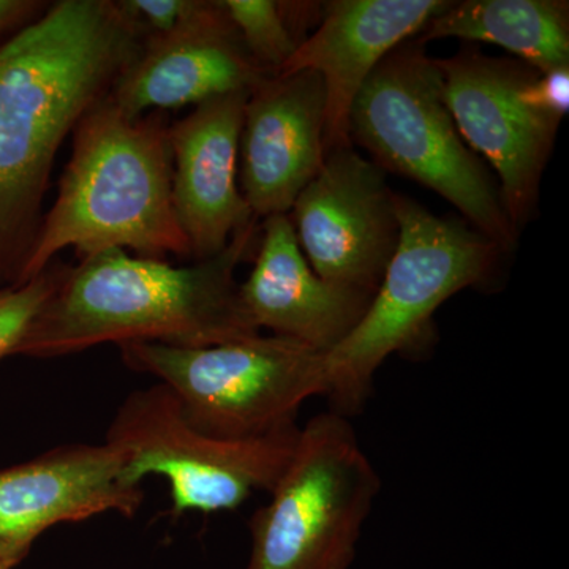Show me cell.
Instances as JSON below:
<instances>
[{
	"label": "cell",
	"mask_w": 569,
	"mask_h": 569,
	"mask_svg": "<svg viewBox=\"0 0 569 569\" xmlns=\"http://www.w3.org/2000/svg\"><path fill=\"white\" fill-rule=\"evenodd\" d=\"M445 0H336L325 3L316 32L307 36L280 73L312 70L326 91V153L350 148V114L358 93L381 61L425 31Z\"/></svg>",
	"instance_id": "15"
},
{
	"label": "cell",
	"mask_w": 569,
	"mask_h": 569,
	"mask_svg": "<svg viewBox=\"0 0 569 569\" xmlns=\"http://www.w3.org/2000/svg\"><path fill=\"white\" fill-rule=\"evenodd\" d=\"M149 36H163L181 24L198 0H123Z\"/></svg>",
	"instance_id": "21"
},
{
	"label": "cell",
	"mask_w": 569,
	"mask_h": 569,
	"mask_svg": "<svg viewBox=\"0 0 569 569\" xmlns=\"http://www.w3.org/2000/svg\"><path fill=\"white\" fill-rule=\"evenodd\" d=\"M399 244L366 316L325 355L326 396L358 411L388 356L425 342L433 313L466 288L486 283L503 250L462 220L438 217L396 194Z\"/></svg>",
	"instance_id": "5"
},
{
	"label": "cell",
	"mask_w": 569,
	"mask_h": 569,
	"mask_svg": "<svg viewBox=\"0 0 569 569\" xmlns=\"http://www.w3.org/2000/svg\"><path fill=\"white\" fill-rule=\"evenodd\" d=\"M118 347L130 369L174 392L190 425L223 440L293 427L302 403L328 388L325 355L287 337L257 335L203 348Z\"/></svg>",
	"instance_id": "6"
},
{
	"label": "cell",
	"mask_w": 569,
	"mask_h": 569,
	"mask_svg": "<svg viewBox=\"0 0 569 569\" xmlns=\"http://www.w3.org/2000/svg\"><path fill=\"white\" fill-rule=\"evenodd\" d=\"M148 32L123 0H59L0 44V283L17 287L56 153Z\"/></svg>",
	"instance_id": "1"
},
{
	"label": "cell",
	"mask_w": 569,
	"mask_h": 569,
	"mask_svg": "<svg viewBox=\"0 0 569 569\" xmlns=\"http://www.w3.org/2000/svg\"><path fill=\"white\" fill-rule=\"evenodd\" d=\"M325 130V82L317 71L272 74L249 92L239 187L257 219L290 213L323 167Z\"/></svg>",
	"instance_id": "13"
},
{
	"label": "cell",
	"mask_w": 569,
	"mask_h": 569,
	"mask_svg": "<svg viewBox=\"0 0 569 569\" xmlns=\"http://www.w3.org/2000/svg\"><path fill=\"white\" fill-rule=\"evenodd\" d=\"M63 269L52 263L28 283L0 290V359L17 355L33 318L61 282Z\"/></svg>",
	"instance_id": "19"
},
{
	"label": "cell",
	"mask_w": 569,
	"mask_h": 569,
	"mask_svg": "<svg viewBox=\"0 0 569 569\" xmlns=\"http://www.w3.org/2000/svg\"><path fill=\"white\" fill-rule=\"evenodd\" d=\"M249 92L216 97L170 123L176 219L194 263L222 252L239 230L257 219L238 182Z\"/></svg>",
	"instance_id": "14"
},
{
	"label": "cell",
	"mask_w": 569,
	"mask_h": 569,
	"mask_svg": "<svg viewBox=\"0 0 569 569\" xmlns=\"http://www.w3.org/2000/svg\"><path fill=\"white\" fill-rule=\"evenodd\" d=\"M268 77L272 74L246 50L222 0H198L173 31L146 37L108 96L123 114L137 119L252 91Z\"/></svg>",
	"instance_id": "11"
},
{
	"label": "cell",
	"mask_w": 569,
	"mask_h": 569,
	"mask_svg": "<svg viewBox=\"0 0 569 569\" xmlns=\"http://www.w3.org/2000/svg\"><path fill=\"white\" fill-rule=\"evenodd\" d=\"M497 44L539 71L569 69L567 0H466L449 2L419 33L422 44L437 39Z\"/></svg>",
	"instance_id": "17"
},
{
	"label": "cell",
	"mask_w": 569,
	"mask_h": 569,
	"mask_svg": "<svg viewBox=\"0 0 569 569\" xmlns=\"http://www.w3.org/2000/svg\"><path fill=\"white\" fill-rule=\"evenodd\" d=\"M0 290H2V288H0Z\"/></svg>",
	"instance_id": "24"
},
{
	"label": "cell",
	"mask_w": 569,
	"mask_h": 569,
	"mask_svg": "<svg viewBox=\"0 0 569 569\" xmlns=\"http://www.w3.org/2000/svg\"><path fill=\"white\" fill-rule=\"evenodd\" d=\"M108 93L71 132L73 152L58 200L41 220L17 287L40 276L69 247L81 260L114 249L151 260L190 258L173 206L167 112L132 119Z\"/></svg>",
	"instance_id": "3"
},
{
	"label": "cell",
	"mask_w": 569,
	"mask_h": 569,
	"mask_svg": "<svg viewBox=\"0 0 569 569\" xmlns=\"http://www.w3.org/2000/svg\"><path fill=\"white\" fill-rule=\"evenodd\" d=\"M43 2L36 0H0V37L20 31L44 11Z\"/></svg>",
	"instance_id": "22"
},
{
	"label": "cell",
	"mask_w": 569,
	"mask_h": 569,
	"mask_svg": "<svg viewBox=\"0 0 569 569\" xmlns=\"http://www.w3.org/2000/svg\"><path fill=\"white\" fill-rule=\"evenodd\" d=\"M258 222L239 230L216 257L190 266L119 249L66 266L17 355L56 358L108 342L203 348L260 335L236 282V269L260 246Z\"/></svg>",
	"instance_id": "2"
},
{
	"label": "cell",
	"mask_w": 569,
	"mask_h": 569,
	"mask_svg": "<svg viewBox=\"0 0 569 569\" xmlns=\"http://www.w3.org/2000/svg\"><path fill=\"white\" fill-rule=\"evenodd\" d=\"M299 427L249 440H223L190 425L167 385L132 392L118 408L104 443L123 460V477L140 486L149 475L170 485L171 512L236 509L254 490L271 492L293 455Z\"/></svg>",
	"instance_id": "8"
},
{
	"label": "cell",
	"mask_w": 569,
	"mask_h": 569,
	"mask_svg": "<svg viewBox=\"0 0 569 569\" xmlns=\"http://www.w3.org/2000/svg\"><path fill=\"white\" fill-rule=\"evenodd\" d=\"M523 102L552 121L563 122L569 111V69L533 71L523 84Z\"/></svg>",
	"instance_id": "20"
},
{
	"label": "cell",
	"mask_w": 569,
	"mask_h": 569,
	"mask_svg": "<svg viewBox=\"0 0 569 569\" xmlns=\"http://www.w3.org/2000/svg\"><path fill=\"white\" fill-rule=\"evenodd\" d=\"M0 569H10L9 567H6V565L0 563Z\"/></svg>",
	"instance_id": "23"
},
{
	"label": "cell",
	"mask_w": 569,
	"mask_h": 569,
	"mask_svg": "<svg viewBox=\"0 0 569 569\" xmlns=\"http://www.w3.org/2000/svg\"><path fill=\"white\" fill-rule=\"evenodd\" d=\"M288 216L317 276L376 295L400 234L396 193L377 163L353 146L329 152Z\"/></svg>",
	"instance_id": "10"
},
{
	"label": "cell",
	"mask_w": 569,
	"mask_h": 569,
	"mask_svg": "<svg viewBox=\"0 0 569 569\" xmlns=\"http://www.w3.org/2000/svg\"><path fill=\"white\" fill-rule=\"evenodd\" d=\"M436 62L460 137L496 170L505 212L520 233L537 209L539 186L560 129V122L531 110L520 96L537 70L475 48Z\"/></svg>",
	"instance_id": "9"
},
{
	"label": "cell",
	"mask_w": 569,
	"mask_h": 569,
	"mask_svg": "<svg viewBox=\"0 0 569 569\" xmlns=\"http://www.w3.org/2000/svg\"><path fill=\"white\" fill-rule=\"evenodd\" d=\"M249 279L239 299L258 331L328 355L366 316L373 296L326 282L307 263L290 216H271L261 223V239Z\"/></svg>",
	"instance_id": "16"
},
{
	"label": "cell",
	"mask_w": 569,
	"mask_h": 569,
	"mask_svg": "<svg viewBox=\"0 0 569 569\" xmlns=\"http://www.w3.org/2000/svg\"><path fill=\"white\" fill-rule=\"evenodd\" d=\"M380 486L346 415H317L250 519L247 569H350Z\"/></svg>",
	"instance_id": "7"
},
{
	"label": "cell",
	"mask_w": 569,
	"mask_h": 569,
	"mask_svg": "<svg viewBox=\"0 0 569 569\" xmlns=\"http://www.w3.org/2000/svg\"><path fill=\"white\" fill-rule=\"evenodd\" d=\"M246 50L258 66L271 74L280 73L301 41L284 20L276 0H222Z\"/></svg>",
	"instance_id": "18"
},
{
	"label": "cell",
	"mask_w": 569,
	"mask_h": 569,
	"mask_svg": "<svg viewBox=\"0 0 569 569\" xmlns=\"http://www.w3.org/2000/svg\"><path fill=\"white\" fill-rule=\"evenodd\" d=\"M350 137L381 170L443 197L503 252L518 244L498 183L460 137L436 59L418 39L389 52L370 74L351 108Z\"/></svg>",
	"instance_id": "4"
},
{
	"label": "cell",
	"mask_w": 569,
	"mask_h": 569,
	"mask_svg": "<svg viewBox=\"0 0 569 569\" xmlns=\"http://www.w3.org/2000/svg\"><path fill=\"white\" fill-rule=\"evenodd\" d=\"M144 492L123 477L122 456L110 445H69L0 471V563L10 569L33 542L63 522L121 512L132 518Z\"/></svg>",
	"instance_id": "12"
}]
</instances>
